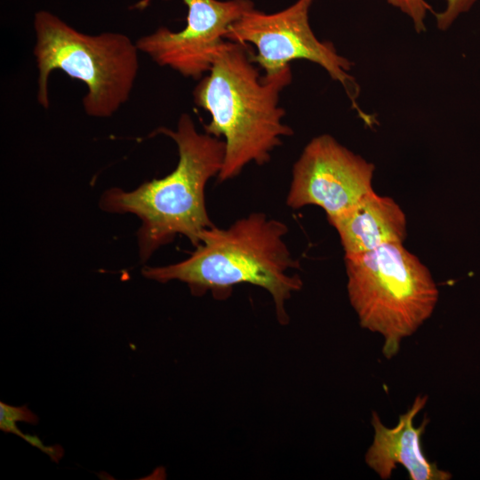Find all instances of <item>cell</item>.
<instances>
[{"label": "cell", "instance_id": "13", "mask_svg": "<svg viewBox=\"0 0 480 480\" xmlns=\"http://www.w3.org/2000/svg\"><path fill=\"white\" fill-rule=\"evenodd\" d=\"M39 419L26 405L12 406L3 402L0 403V422L24 421L29 424H37Z\"/></svg>", "mask_w": 480, "mask_h": 480}, {"label": "cell", "instance_id": "10", "mask_svg": "<svg viewBox=\"0 0 480 480\" xmlns=\"http://www.w3.org/2000/svg\"><path fill=\"white\" fill-rule=\"evenodd\" d=\"M328 221L337 231L345 255L368 252L388 243L404 244L407 235L406 216L400 205L374 190Z\"/></svg>", "mask_w": 480, "mask_h": 480}, {"label": "cell", "instance_id": "8", "mask_svg": "<svg viewBox=\"0 0 480 480\" xmlns=\"http://www.w3.org/2000/svg\"><path fill=\"white\" fill-rule=\"evenodd\" d=\"M188 7L186 25L180 31L165 27L139 38L140 52L162 67L180 75L200 79L212 68L226 43L230 25L254 8L251 0H182ZM150 0L135 7L144 8Z\"/></svg>", "mask_w": 480, "mask_h": 480}, {"label": "cell", "instance_id": "6", "mask_svg": "<svg viewBox=\"0 0 480 480\" xmlns=\"http://www.w3.org/2000/svg\"><path fill=\"white\" fill-rule=\"evenodd\" d=\"M312 2L297 0L288 8L271 14L252 8L229 26L225 39L254 45L257 52L252 53V60L265 76L282 71L296 60L319 65L343 86L352 108L370 124L373 117L356 102L360 89L349 74L353 63L340 55L332 43L320 41L310 27L308 12Z\"/></svg>", "mask_w": 480, "mask_h": 480}, {"label": "cell", "instance_id": "4", "mask_svg": "<svg viewBox=\"0 0 480 480\" xmlns=\"http://www.w3.org/2000/svg\"><path fill=\"white\" fill-rule=\"evenodd\" d=\"M345 267L361 327L380 334L384 356L392 358L436 306L439 292L429 269L401 243L345 255Z\"/></svg>", "mask_w": 480, "mask_h": 480}, {"label": "cell", "instance_id": "11", "mask_svg": "<svg viewBox=\"0 0 480 480\" xmlns=\"http://www.w3.org/2000/svg\"><path fill=\"white\" fill-rule=\"evenodd\" d=\"M388 4L398 9L412 21L414 29L420 34L427 30L426 19L434 10L426 0H387Z\"/></svg>", "mask_w": 480, "mask_h": 480}, {"label": "cell", "instance_id": "3", "mask_svg": "<svg viewBox=\"0 0 480 480\" xmlns=\"http://www.w3.org/2000/svg\"><path fill=\"white\" fill-rule=\"evenodd\" d=\"M154 134H164L176 143L179 161L175 169L132 191L108 189L100 200L105 212L132 213L140 220L138 245L142 262L177 235L186 236L196 247L201 233L214 226L206 209L205 187L218 177L225 153L223 140L197 132L188 114L180 116L175 131L159 127Z\"/></svg>", "mask_w": 480, "mask_h": 480}, {"label": "cell", "instance_id": "2", "mask_svg": "<svg viewBox=\"0 0 480 480\" xmlns=\"http://www.w3.org/2000/svg\"><path fill=\"white\" fill-rule=\"evenodd\" d=\"M246 44L226 41L207 75L195 87V104L211 116L204 132L223 138L220 183L238 176L251 163L262 165L282 138L293 131L283 123L279 94L292 81L291 67L260 76Z\"/></svg>", "mask_w": 480, "mask_h": 480}, {"label": "cell", "instance_id": "12", "mask_svg": "<svg viewBox=\"0 0 480 480\" xmlns=\"http://www.w3.org/2000/svg\"><path fill=\"white\" fill-rule=\"evenodd\" d=\"M477 0H445L444 8L434 12L436 27L440 30L448 29L463 13L468 12Z\"/></svg>", "mask_w": 480, "mask_h": 480}, {"label": "cell", "instance_id": "1", "mask_svg": "<svg viewBox=\"0 0 480 480\" xmlns=\"http://www.w3.org/2000/svg\"><path fill=\"white\" fill-rule=\"evenodd\" d=\"M287 233L283 221L252 212L225 228L214 225L204 230L186 260L145 267L142 275L162 284L180 281L194 296L210 292L216 300L228 299L237 284L261 287L271 295L277 321L284 325L290 321L286 301L303 284L299 275L290 273L299 263L285 243Z\"/></svg>", "mask_w": 480, "mask_h": 480}, {"label": "cell", "instance_id": "9", "mask_svg": "<svg viewBox=\"0 0 480 480\" xmlns=\"http://www.w3.org/2000/svg\"><path fill=\"white\" fill-rule=\"evenodd\" d=\"M427 396L419 395L411 408L399 416L393 428L385 426L376 412L372 414L373 440L365 453V463L381 479H389L396 465L407 470L412 480H449L452 474L429 461L422 451L421 436L429 420L425 418L419 427L413 425L415 416L425 407Z\"/></svg>", "mask_w": 480, "mask_h": 480}, {"label": "cell", "instance_id": "5", "mask_svg": "<svg viewBox=\"0 0 480 480\" xmlns=\"http://www.w3.org/2000/svg\"><path fill=\"white\" fill-rule=\"evenodd\" d=\"M34 28L36 98L44 108H49L48 80L56 69L86 85L82 104L90 116L110 117L127 101L138 76L140 51L126 35H87L47 11L36 13Z\"/></svg>", "mask_w": 480, "mask_h": 480}, {"label": "cell", "instance_id": "7", "mask_svg": "<svg viewBox=\"0 0 480 480\" xmlns=\"http://www.w3.org/2000/svg\"><path fill=\"white\" fill-rule=\"evenodd\" d=\"M375 166L329 134L313 138L292 168L286 204L322 208L328 219L339 216L373 191Z\"/></svg>", "mask_w": 480, "mask_h": 480}]
</instances>
